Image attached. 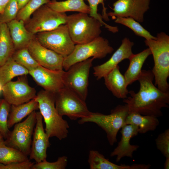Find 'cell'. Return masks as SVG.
<instances>
[{
  "label": "cell",
  "instance_id": "1",
  "mask_svg": "<svg viewBox=\"0 0 169 169\" xmlns=\"http://www.w3.org/2000/svg\"><path fill=\"white\" fill-rule=\"evenodd\" d=\"M154 79L151 70H142L137 80L140 85L139 91H129L130 96L123 100L130 112L157 118L163 115L162 109L169 107V92L159 90L153 84Z\"/></svg>",
  "mask_w": 169,
  "mask_h": 169
},
{
  "label": "cell",
  "instance_id": "2",
  "mask_svg": "<svg viewBox=\"0 0 169 169\" xmlns=\"http://www.w3.org/2000/svg\"><path fill=\"white\" fill-rule=\"evenodd\" d=\"M34 99L45 123V131L49 138L61 140L66 138L69 128L67 121L59 113L55 106V94L44 90L39 91Z\"/></svg>",
  "mask_w": 169,
  "mask_h": 169
},
{
  "label": "cell",
  "instance_id": "3",
  "mask_svg": "<svg viewBox=\"0 0 169 169\" xmlns=\"http://www.w3.org/2000/svg\"><path fill=\"white\" fill-rule=\"evenodd\" d=\"M145 42L153 56L154 65L151 71L154 84L162 91L169 92V36L161 32L157 34L156 39H146Z\"/></svg>",
  "mask_w": 169,
  "mask_h": 169
},
{
  "label": "cell",
  "instance_id": "4",
  "mask_svg": "<svg viewBox=\"0 0 169 169\" xmlns=\"http://www.w3.org/2000/svg\"><path fill=\"white\" fill-rule=\"evenodd\" d=\"M129 111L127 105H118L112 110L109 115L92 112L88 116L80 119V124L92 122L96 124L106 132L109 144L113 146L117 142V134L125 125Z\"/></svg>",
  "mask_w": 169,
  "mask_h": 169
},
{
  "label": "cell",
  "instance_id": "5",
  "mask_svg": "<svg viewBox=\"0 0 169 169\" xmlns=\"http://www.w3.org/2000/svg\"><path fill=\"white\" fill-rule=\"evenodd\" d=\"M66 24L71 38L76 44L90 42L100 36L103 26L99 20L82 13L67 16Z\"/></svg>",
  "mask_w": 169,
  "mask_h": 169
},
{
  "label": "cell",
  "instance_id": "6",
  "mask_svg": "<svg viewBox=\"0 0 169 169\" xmlns=\"http://www.w3.org/2000/svg\"><path fill=\"white\" fill-rule=\"evenodd\" d=\"M113 51L114 49L110 45L108 40L100 36L90 42L75 45L72 52L64 57L63 68L67 71L74 64L90 57L103 58Z\"/></svg>",
  "mask_w": 169,
  "mask_h": 169
},
{
  "label": "cell",
  "instance_id": "7",
  "mask_svg": "<svg viewBox=\"0 0 169 169\" xmlns=\"http://www.w3.org/2000/svg\"><path fill=\"white\" fill-rule=\"evenodd\" d=\"M55 103L59 115L66 116L71 120L86 117L92 113L85 101L65 87L55 94Z\"/></svg>",
  "mask_w": 169,
  "mask_h": 169
},
{
  "label": "cell",
  "instance_id": "8",
  "mask_svg": "<svg viewBox=\"0 0 169 169\" xmlns=\"http://www.w3.org/2000/svg\"><path fill=\"white\" fill-rule=\"evenodd\" d=\"M94 59L92 57L74 64L64 74V87L84 101L88 95L90 71Z\"/></svg>",
  "mask_w": 169,
  "mask_h": 169
},
{
  "label": "cell",
  "instance_id": "9",
  "mask_svg": "<svg viewBox=\"0 0 169 169\" xmlns=\"http://www.w3.org/2000/svg\"><path fill=\"white\" fill-rule=\"evenodd\" d=\"M32 15L25 26L28 31L34 35L65 24L67 16L65 13L54 10L46 4L42 6Z\"/></svg>",
  "mask_w": 169,
  "mask_h": 169
},
{
  "label": "cell",
  "instance_id": "10",
  "mask_svg": "<svg viewBox=\"0 0 169 169\" xmlns=\"http://www.w3.org/2000/svg\"><path fill=\"white\" fill-rule=\"evenodd\" d=\"M36 122V111H34L25 120L14 125L13 129L4 140L5 144L29 156Z\"/></svg>",
  "mask_w": 169,
  "mask_h": 169
},
{
  "label": "cell",
  "instance_id": "11",
  "mask_svg": "<svg viewBox=\"0 0 169 169\" xmlns=\"http://www.w3.org/2000/svg\"><path fill=\"white\" fill-rule=\"evenodd\" d=\"M35 37L42 45L64 57L72 52L75 45L66 24L51 30L38 33Z\"/></svg>",
  "mask_w": 169,
  "mask_h": 169
},
{
  "label": "cell",
  "instance_id": "12",
  "mask_svg": "<svg viewBox=\"0 0 169 169\" xmlns=\"http://www.w3.org/2000/svg\"><path fill=\"white\" fill-rule=\"evenodd\" d=\"M18 77L15 81H10L3 86V98L11 105H18L34 99L35 89L28 84L26 75Z\"/></svg>",
  "mask_w": 169,
  "mask_h": 169
},
{
  "label": "cell",
  "instance_id": "13",
  "mask_svg": "<svg viewBox=\"0 0 169 169\" xmlns=\"http://www.w3.org/2000/svg\"><path fill=\"white\" fill-rule=\"evenodd\" d=\"M150 2V0H117L113 5V11L107 15L114 19L117 17H130L142 23L145 13L149 9Z\"/></svg>",
  "mask_w": 169,
  "mask_h": 169
},
{
  "label": "cell",
  "instance_id": "14",
  "mask_svg": "<svg viewBox=\"0 0 169 169\" xmlns=\"http://www.w3.org/2000/svg\"><path fill=\"white\" fill-rule=\"evenodd\" d=\"M64 71L53 70L39 65L29 71L36 83L44 90L56 94L64 87L63 76Z\"/></svg>",
  "mask_w": 169,
  "mask_h": 169
},
{
  "label": "cell",
  "instance_id": "15",
  "mask_svg": "<svg viewBox=\"0 0 169 169\" xmlns=\"http://www.w3.org/2000/svg\"><path fill=\"white\" fill-rule=\"evenodd\" d=\"M28 48L32 57L39 65L51 70H63L64 57L42 45L36 37L30 43Z\"/></svg>",
  "mask_w": 169,
  "mask_h": 169
},
{
  "label": "cell",
  "instance_id": "16",
  "mask_svg": "<svg viewBox=\"0 0 169 169\" xmlns=\"http://www.w3.org/2000/svg\"><path fill=\"white\" fill-rule=\"evenodd\" d=\"M43 117L40 112H36V122L33 136L29 160L36 163L46 160L47 149L50 146L49 138L44 130Z\"/></svg>",
  "mask_w": 169,
  "mask_h": 169
},
{
  "label": "cell",
  "instance_id": "17",
  "mask_svg": "<svg viewBox=\"0 0 169 169\" xmlns=\"http://www.w3.org/2000/svg\"><path fill=\"white\" fill-rule=\"evenodd\" d=\"M134 44L128 38H124L120 46L107 61L94 67L93 74L96 79L100 80L104 78L122 61L129 59L133 54L132 49Z\"/></svg>",
  "mask_w": 169,
  "mask_h": 169
},
{
  "label": "cell",
  "instance_id": "18",
  "mask_svg": "<svg viewBox=\"0 0 169 169\" xmlns=\"http://www.w3.org/2000/svg\"><path fill=\"white\" fill-rule=\"evenodd\" d=\"M120 132L121 134L120 140L110 154L111 157L116 156L117 162L125 156L132 158L133 152L139 147L137 145H131L130 143L131 139L139 133L138 126L133 125L125 124L121 128Z\"/></svg>",
  "mask_w": 169,
  "mask_h": 169
},
{
  "label": "cell",
  "instance_id": "19",
  "mask_svg": "<svg viewBox=\"0 0 169 169\" xmlns=\"http://www.w3.org/2000/svg\"><path fill=\"white\" fill-rule=\"evenodd\" d=\"M7 24L15 50L28 48L31 41L35 37V35L27 30L22 20L16 19Z\"/></svg>",
  "mask_w": 169,
  "mask_h": 169
},
{
  "label": "cell",
  "instance_id": "20",
  "mask_svg": "<svg viewBox=\"0 0 169 169\" xmlns=\"http://www.w3.org/2000/svg\"><path fill=\"white\" fill-rule=\"evenodd\" d=\"M88 162L90 169H148L150 164H133L119 165L110 161L97 151H90Z\"/></svg>",
  "mask_w": 169,
  "mask_h": 169
},
{
  "label": "cell",
  "instance_id": "21",
  "mask_svg": "<svg viewBox=\"0 0 169 169\" xmlns=\"http://www.w3.org/2000/svg\"><path fill=\"white\" fill-rule=\"evenodd\" d=\"M107 88L117 98L124 99L127 97L129 91L125 78L120 70L119 65L103 78Z\"/></svg>",
  "mask_w": 169,
  "mask_h": 169
},
{
  "label": "cell",
  "instance_id": "22",
  "mask_svg": "<svg viewBox=\"0 0 169 169\" xmlns=\"http://www.w3.org/2000/svg\"><path fill=\"white\" fill-rule=\"evenodd\" d=\"M151 54V52L148 48L137 54H133L129 59V66L124 75L128 86L138 80L141 74L144 63Z\"/></svg>",
  "mask_w": 169,
  "mask_h": 169
},
{
  "label": "cell",
  "instance_id": "23",
  "mask_svg": "<svg viewBox=\"0 0 169 169\" xmlns=\"http://www.w3.org/2000/svg\"><path fill=\"white\" fill-rule=\"evenodd\" d=\"M38 110V104L34 99L18 105H11L8 120L9 129L34 111Z\"/></svg>",
  "mask_w": 169,
  "mask_h": 169
},
{
  "label": "cell",
  "instance_id": "24",
  "mask_svg": "<svg viewBox=\"0 0 169 169\" xmlns=\"http://www.w3.org/2000/svg\"><path fill=\"white\" fill-rule=\"evenodd\" d=\"M125 124H131L138 127V133L144 134L154 131L159 125L157 118L151 116L142 115L138 113L130 112L127 116Z\"/></svg>",
  "mask_w": 169,
  "mask_h": 169
},
{
  "label": "cell",
  "instance_id": "25",
  "mask_svg": "<svg viewBox=\"0 0 169 169\" xmlns=\"http://www.w3.org/2000/svg\"><path fill=\"white\" fill-rule=\"evenodd\" d=\"M28 74L29 71L27 69L17 63L11 57L0 66V83L3 86L16 76Z\"/></svg>",
  "mask_w": 169,
  "mask_h": 169
},
{
  "label": "cell",
  "instance_id": "26",
  "mask_svg": "<svg viewBox=\"0 0 169 169\" xmlns=\"http://www.w3.org/2000/svg\"><path fill=\"white\" fill-rule=\"evenodd\" d=\"M46 4L54 10L60 13L75 11L89 14L90 12V7L84 0H66L62 1L52 0Z\"/></svg>",
  "mask_w": 169,
  "mask_h": 169
},
{
  "label": "cell",
  "instance_id": "27",
  "mask_svg": "<svg viewBox=\"0 0 169 169\" xmlns=\"http://www.w3.org/2000/svg\"><path fill=\"white\" fill-rule=\"evenodd\" d=\"M15 51L7 24H0V66L12 57Z\"/></svg>",
  "mask_w": 169,
  "mask_h": 169
},
{
  "label": "cell",
  "instance_id": "28",
  "mask_svg": "<svg viewBox=\"0 0 169 169\" xmlns=\"http://www.w3.org/2000/svg\"><path fill=\"white\" fill-rule=\"evenodd\" d=\"M89 3L90 8L89 15L99 20L103 25L109 31L113 33L118 32L117 27L110 26L104 22L103 18L105 20H109L108 16L106 12V8H105L104 2L106 0H84Z\"/></svg>",
  "mask_w": 169,
  "mask_h": 169
},
{
  "label": "cell",
  "instance_id": "29",
  "mask_svg": "<svg viewBox=\"0 0 169 169\" xmlns=\"http://www.w3.org/2000/svg\"><path fill=\"white\" fill-rule=\"evenodd\" d=\"M30 160L19 150L6 145L4 140L0 142V163L8 164Z\"/></svg>",
  "mask_w": 169,
  "mask_h": 169
},
{
  "label": "cell",
  "instance_id": "30",
  "mask_svg": "<svg viewBox=\"0 0 169 169\" xmlns=\"http://www.w3.org/2000/svg\"><path fill=\"white\" fill-rule=\"evenodd\" d=\"M115 22L125 25L131 29L137 36L144 38L146 39H156V37L152 35L138 22L130 17H117Z\"/></svg>",
  "mask_w": 169,
  "mask_h": 169
},
{
  "label": "cell",
  "instance_id": "31",
  "mask_svg": "<svg viewBox=\"0 0 169 169\" xmlns=\"http://www.w3.org/2000/svg\"><path fill=\"white\" fill-rule=\"evenodd\" d=\"M12 57L16 62L29 71L36 69L39 65L32 57L28 48L15 50Z\"/></svg>",
  "mask_w": 169,
  "mask_h": 169
},
{
  "label": "cell",
  "instance_id": "32",
  "mask_svg": "<svg viewBox=\"0 0 169 169\" xmlns=\"http://www.w3.org/2000/svg\"><path fill=\"white\" fill-rule=\"evenodd\" d=\"M50 1V0H30L23 8L18 11L16 19L22 20L25 23L37 9Z\"/></svg>",
  "mask_w": 169,
  "mask_h": 169
},
{
  "label": "cell",
  "instance_id": "33",
  "mask_svg": "<svg viewBox=\"0 0 169 169\" xmlns=\"http://www.w3.org/2000/svg\"><path fill=\"white\" fill-rule=\"evenodd\" d=\"M11 105L4 98L0 99V133L5 139L10 131L8 120Z\"/></svg>",
  "mask_w": 169,
  "mask_h": 169
},
{
  "label": "cell",
  "instance_id": "34",
  "mask_svg": "<svg viewBox=\"0 0 169 169\" xmlns=\"http://www.w3.org/2000/svg\"><path fill=\"white\" fill-rule=\"evenodd\" d=\"M19 9L16 0H10L0 13V24L7 23L16 19Z\"/></svg>",
  "mask_w": 169,
  "mask_h": 169
},
{
  "label": "cell",
  "instance_id": "35",
  "mask_svg": "<svg viewBox=\"0 0 169 169\" xmlns=\"http://www.w3.org/2000/svg\"><path fill=\"white\" fill-rule=\"evenodd\" d=\"M68 162V157L64 156L59 157L54 162H48L46 160L34 163L32 169H64L67 166Z\"/></svg>",
  "mask_w": 169,
  "mask_h": 169
},
{
  "label": "cell",
  "instance_id": "36",
  "mask_svg": "<svg viewBox=\"0 0 169 169\" xmlns=\"http://www.w3.org/2000/svg\"><path fill=\"white\" fill-rule=\"evenodd\" d=\"M157 149L166 157H169V129L158 135L155 139Z\"/></svg>",
  "mask_w": 169,
  "mask_h": 169
},
{
  "label": "cell",
  "instance_id": "37",
  "mask_svg": "<svg viewBox=\"0 0 169 169\" xmlns=\"http://www.w3.org/2000/svg\"><path fill=\"white\" fill-rule=\"evenodd\" d=\"M34 164L30 160L5 164L0 163V169H32Z\"/></svg>",
  "mask_w": 169,
  "mask_h": 169
},
{
  "label": "cell",
  "instance_id": "38",
  "mask_svg": "<svg viewBox=\"0 0 169 169\" xmlns=\"http://www.w3.org/2000/svg\"><path fill=\"white\" fill-rule=\"evenodd\" d=\"M19 10L23 8L30 0H16Z\"/></svg>",
  "mask_w": 169,
  "mask_h": 169
},
{
  "label": "cell",
  "instance_id": "39",
  "mask_svg": "<svg viewBox=\"0 0 169 169\" xmlns=\"http://www.w3.org/2000/svg\"><path fill=\"white\" fill-rule=\"evenodd\" d=\"M10 0H0V13H3L4 8Z\"/></svg>",
  "mask_w": 169,
  "mask_h": 169
},
{
  "label": "cell",
  "instance_id": "40",
  "mask_svg": "<svg viewBox=\"0 0 169 169\" xmlns=\"http://www.w3.org/2000/svg\"><path fill=\"white\" fill-rule=\"evenodd\" d=\"M166 159L164 164L165 169H169V157L166 158Z\"/></svg>",
  "mask_w": 169,
  "mask_h": 169
},
{
  "label": "cell",
  "instance_id": "41",
  "mask_svg": "<svg viewBox=\"0 0 169 169\" xmlns=\"http://www.w3.org/2000/svg\"><path fill=\"white\" fill-rule=\"evenodd\" d=\"M4 138L2 135V134L0 133V142L3 141H4Z\"/></svg>",
  "mask_w": 169,
  "mask_h": 169
},
{
  "label": "cell",
  "instance_id": "42",
  "mask_svg": "<svg viewBox=\"0 0 169 169\" xmlns=\"http://www.w3.org/2000/svg\"><path fill=\"white\" fill-rule=\"evenodd\" d=\"M3 87V86L0 83V93L2 91Z\"/></svg>",
  "mask_w": 169,
  "mask_h": 169
},
{
  "label": "cell",
  "instance_id": "43",
  "mask_svg": "<svg viewBox=\"0 0 169 169\" xmlns=\"http://www.w3.org/2000/svg\"></svg>",
  "mask_w": 169,
  "mask_h": 169
}]
</instances>
